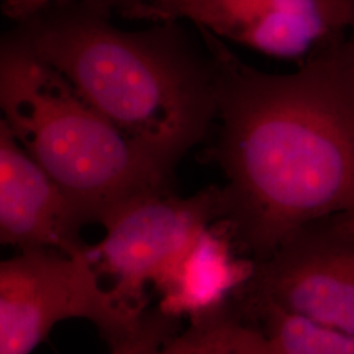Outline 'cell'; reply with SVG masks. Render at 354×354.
<instances>
[{
	"instance_id": "cell-1",
	"label": "cell",
	"mask_w": 354,
	"mask_h": 354,
	"mask_svg": "<svg viewBox=\"0 0 354 354\" xmlns=\"http://www.w3.org/2000/svg\"><path fill=\"white\" fill-rule=\"evenodd\" d=\"M194 29L214 64L219 222L235 244L263 260L308 223L354 216V67L337 44L269 74Z\"/></svg>"
},
{
	"instance_id": "cell-2",
	"label": "cell",
	"mask_w": 354,
	"mask_h": 354,
	"mask_svg": "<svg viewBox=\"0 0 354 354\" xmlns=\"http://www.w3.org/2000/svg\"><path fill=\"white\" fill-rule=\"evenodd\" d=\"M184 21L127 32L102 0L23 21L17 35L155 160L175 171L216 117L213 58Z\"/></svg>"
},
{
	"instance_id": "cell-3",
	"label": "cell",
	"mask_w": 354,
	"mask_h": 354,
	"mask_svg": "<svg viewBox=\"0 0 354 354\" xmlns=\"http://www.w3.org/2000/svg\"><path fill=\"white\" fill-rule=\"evenodd\" d=\"M0 115L83 226L102 225L138 197L172 190L174 171L111 124L17 33L0 38Z\"/></svg>"
},
{
	"instance_id": "cell-4",
	"label": "cell",
	"mask_w": 354,
	"mask_h": 354,
	"mask_svg": "<svg viewBox=\"0 0 354 354\" xmlns=\"http://www.w3.org/2000/svg\"><path fill=\"white\" fill-rule=\"evenodd\" d=\"M87 252L26 248L0 261V354H30L67 319H86L112 348L146 311L104 289Z\"/></svg>"
},
{
	"instance_id": "cell-5",
	"label": "cell",
	"mask_w": 354,
	"mask_h": 354,
	"mask_svg": "<svg viewBox=\"0 0 354 354\" xmlns=\"http://www.w3.org/2000/svg\"><path fill=\"white\" fill-rule=\"evenodd\" d=\"M252 323L281 311L354 335V227L342 214L297 230L263 260L230 301Z\"/></svg>"
},
{
	"instance_id": "cell-6",
	"label": "cell",
	"mask_w": 354,
	"mask_h": 354,
	"mask_svg": "<svg viewBox=\"0 0 354 354\" xmlns=\"http://www.w3.org/2000/svg\"><path fill=\"white\" fill-rule=\"evenodd\" d=\"M221 221V185L181 197L172 190L138 197L102 223L105 235L88 245L99 276L112 281L114 297L131 308H147L146 288L158 289L203 230Z\"/></svg>"
},
{
	"instance_id": "cell-7",
	"label": "cell",
	"mask_w": 354,
	"mask_h": 354,
	"mask_svg": "<svg viewBox=\"0 0 354 354\" xmlns=\"http://www.w3.org/2000/svg\"><path fill=\"white\" fill-rule=\"evenodd\" d=\"M124 16L184 21L225 42L298 64L354 32V0H165Z\"/></svg>"
},
{
	"instance_id": "cell-8",
	"label": "cell",
	"mask_w": 354,
	"mask_h": 354,
	"mask_svg": "<svg viewBox=\"0 0 354 354\" xmlns=\"http://www.w3.org/2000/svg\"><path fill=\"white\" fill-rule=\"evenodd\" d=\"M62 193L0 115V247L51 248L77 256L88 245Z\"/></svg>"
},
{
	"instance_id": "cell-9",
	"label": "cell",
	"mask_w": 354,
	"mask_h": 354,
	"mask_svg": "<svg viewBox=\"0 0 354 354\" xmlns=\"http://www.w3.org/2000/svg\"><path fill=\"white\" fill-rule=\"evenodd\" d=\"M227 226L215 222L203 230L172 274L156 289L158 307L175 319L196 320L230 304L251 277L253 259L236 256Z\"/></svg>"
},
{
	"instance_id": "cell-10",
	"label": "cell",
	"mask_w": 354,
	"mask_h": 354,
	"mask_svg": "<svg viewBox=\"0 0 354 354\" xmlns=\"http://www.w3.org/2000/svg\"><path fill=\"white\" fill-rule=\"evenodd\" d=\"M190 322L200 327V354H283L270 333L238 315L230 304Z\"/></svg>"
},
{
	"instance_id": "cell-11",
	"label": "cell",
	"mask_w": 354,
	"mask_h": 354,
	"mask_svg": "<svg viewBox=\"0 0 354 354\" xmlns=\"http://www.w3.org/2000/svg\"><path fill=\"white\" fill-rule=\"evenodd\" d=\"M257 322L264 323L283 354H354V335L281 311H266Z\"/></svg>"
},
{
	"instance_id": "cell-12",
	"label": "cell",
	"mask_w": 354,
	"mask_h": 354,
	"mask_svg": "<svg viewBox=\"0 0 354 354\" xmlns=\"http://www.w3.org/2000/svg\"><path fill=\"white\" fill-rule=\"evenodd\" d=\"M178 319L165 314L159 307L147 310L136 329L111 348V354H158L178 333Z\"/></svg>"
},
{
	"instance_id": "cell-13",
	"label": "cell",
	"mask_w": 354,
	"mask_h": 354,
	"mask_svg": "<svg viewBox=\"0 0 354 354\" xmlns=\"http://www.w3.org/2000/svg\"><path fill=\"white\" fill-rule=\"evenodd\" d=\"M158 354H200V327L190 322L188 328L178 332Z\"/></svg>"
},
{
	"instance_id": "cell-14",
	"label": "cell",
	"mask_w": 354,
	"mask_h": 354,
	"mask_svg": "<svg viewBox=\"0 0 354 354\" xmlns=\"http://www.w3.org/2000/svg\"><path fill=\"white\" fill-rule=\"evenodd\" d=\"M53 0H7L3 6L6 15L19 21H26L41 12Z\"/></svg>"
},
{
	"instance_id": "cell-15",
	"label": "cell",
	"mask_w": 354,
	"mask_h": 354,
	"mask_svg": "<svg viewBox=\"0 0 354 354\" xmlns=\"http://www.w3.org/2000/svg\"><path fill=\"white\" fill-rule=\"evenodd\" d=\"M104 1L111 10L112 7H117L122 15L138 8V7H143V6H152V4H158L162 3L165 0H102Z\"/></svg>"
},
{
	"instance_id": "cell-16",
	"label": "cell",
	"mask_w": 354,
	"mask_h": 354,
	"mask_svg": "<svg viewBox=\"0 0 354 354\" xmlns=\"http://www.w3.org/2000/svg\"><path fill=\"white\" fill-rule=\"evenodd\" d=\"M342 57L354 67V38H346L336 45Z\"/></svg>"
},
{
	"instance_id": "cell-17",
	"label": "cell",
	"mask_w": 354,
	"mask_h": 354,
	"mask_svg": "<svg viewBox=\"0 0 354 354\" xmlns=\"http://www.w3.org/2000/svg\"><path fill=\"white\" fill-rule=\"evenodd\" d=\"M344 215V216H345V218H346V221H348V222H349V223H351V225H352V226H353L354 227V216H352V215H346V214H342Z\"/></svg>"
}]
</instances>
